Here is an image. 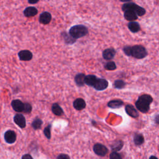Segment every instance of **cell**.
<instances>
[{
    "label": "cell",
    "mask_w": 159,
    "mask_h": 159,
    "mask_svg": "<svg viewBox=\"0 0 159 159\" xmlns=\"http://www.w3.org/2000/svg\"><path fill=\"white\" fill-rule=\"evenodd\" d=\"M153 101L152 97L149 94L140 96L135 102V107L142 113L147 112L150 109V106Z\"/></svg>",
    "instance_id": "1"
},
{
    "label": "cell",
    "mask_w": 159,
    "mask_h": 159,
    "mask_svg": "<svg viewBox=\"0 0 159 159\" xmlns=\"http://www.w3.org/2000/svg\"><path fill=\"white\" fill-rule=\"evenodd\" d=\"M68 33L75 39H77L84 37L88 34V29L86 26L83 24H78L72 26Z\"/></svg>",
    "instance_id": "2"
},
{
    "label": "cell",
    "mask_w": 159,
    "mask_h": 159,
    "mask_svg": "<svg viewBox=\"0 0 159 159\" xmlns=\"http://www.w3.org/2000/svg\"><path fill=\"white\" fill-rule=\"evenodd\" d=\"M122 10L124 12L127 10L133 11L137 14L138 16H142L146 12V11L143 7L137 5L134 2H130L124 3L122 6Z\"/></svg>",
    "instance_id": "3"
},
{
    "label": "cell",
    "mask_w": 159,
    "mask_h": 159,
    "mask_svg": "<svg viewBox=\"0 0 159 159\" xmlns=\"http://www.w3.org/2000/svg\"><path fill=\"white\" fill-rule=\"evenodd\" d=\"M147 51L146 48L141 45H135L132 46L131 57L137 59L144 58L147 55Z\"/></svg>",
    "instance_id": "4"
},
{
    "label": "cell",
    "mask_w": 159,
    "mask_h": 159,
    "mask_svg": "<svg viewBox=\"0 0 159 159\" xmlns=\"http://www.w3.org/2000/svg\"><path fill=\"white\" fill-rule=\"evenodd\" d=\"M93 151L95 154L100 157H104L108 153V148L102 143H97L93 146Z\"/></svg>",
    "instance_id": "5"
},
{
    "label": "cell",
    "mask_w": 159,
    "mask_h": 159,
    "mask_svg": "<svg viewBox=\"0 0 159 159\" xmlns=\"http://www.w3.org/2000/svg\"><path fill=\"white\" fill-rule=\"evenodd\" d=\"M4 138L6 143L10 144L14 143L16 140V134L12 130H7L4 133Z\"/></svg>",
    "instance_id": "6"
},
{
    "label": "cell",
    "mask_w": 159,
    "mask_h": 159,
    "mask_svg": "<svg viewBox=\"0 0 159 159\" xmlns=\"http://www.w3.org/2000/svg\"><path fill=\"white\" fill-rule=\"evenodd\" d=\"M108 86V81L104 78H98L94 85V88L97 91H102L106 89Z\"/></svg>",
    "instance_id": "7"
},
{
    "label": "cell",
    "mask_w": 159,
    "mask_h": 159,
    "mask_svg": "<svg viewBox=\"0 0 159 159\" xmlns=\"http://www.w3.org/2000/svg\"><path fill=\"white\" fill-rule=\"evenodd\" d=\"M14 122L20 128H24L26 126V120L25 117L20 113L16 114L14 117Z\"/></svg>",
    "instance_id": "8"
},
{
    "label": "cell",
    "mask_w": 159,
    "mask_h": 159,
    "mask_svg": "<svg viewBox=\"0 0 159 159\" xmlns=\"http://www.w3.org/2000/svg\"><path fill=\"white\" fill-rule=\"evenodd\" d=\"M18 57L21 61H30L33 57L32 53L28 50H22L18 53Z\"/></svg>",
    "instance_id": "9"
},
{
    "label": "cell",
    "mask_w": 159,
    "mask_h": 159,
    "mask_svg": "<svg viewBox=\"0 0 159 159\" xmlns=\"http://www.w3.org/2000/svg\"><path fill=\"white\" fill-rule=\"evenodd\" d=\"M11 106L12 109L18 112H23L24 109V105L25 103L22 102L19 99H14L12 101L11 103Z\"/></svg>",
    "instance_id": "10"
},
{
    "label": "cell",
    "mask_w": 159,
    "mask_h": 159,
    "mask_svg": "<svg viewBox=\"0 0 159 159\" xmlns=\"http://www.w3.org/2000/svg\"><path fill=\"white\" fill-rule=\"evenodd\" d=\"M116 53V51L113 48H108L103 50L102 57L104 60H112Z\"/></svg>",
    "instance_id": "11"
},
{
    "label": "cell",
    "mask_w": 159,
    "mask_h": 159,
    "mask_svg": "<svg viewBox=\"0 0 159 159\" xmlns=\"http://www.w3.org/2000/svg\"><path fill=\"white\" fill-rule=\"evenodd\" d=\"M52 20V15L50 12L45 11L39 16V22L43 25H47Z\"/></svg>",
    "instance_id": "12"
},
{
    "label": "cell",
    "mask_w": 159,
    "mask_h": 159,
    "mask_svg": "<svg viewBox=\"0 0 159 159\" xmlns=\"http://www.w3.org/2000/svg\"><path fill=\"white\" fill-rule=\"evenodd\" d=\"M125 111L126 113L133 118H137L139 117V112L137 109L132 104H127L125 107Z\"/></svg>",
    "instance_id": "13"
},
{
    "label": "cell",
    "mask_w": 159,
    "mask_h": 159,
    "mask_svg": "<svg viewBox=\"0 0 159 159\" xmlns=\"http://www.w3.org/2000/svg\"><path fill=\"white\" fill-rule=\"evenodd\" d=\"M86 102L84 101V100L82 98H77L76 99L73 103V106L74 107V108L78 111H81L83 109L85 108L86 107Z\"/></svg>",
    "instance_id": "14"
},
{
    "label": "cell",
    "mask_w": 159,
    "mask_h": 159,
    "mask_svg": "<svg viewBox=\"0 0 159 159\" xmlns=\"http://www.w3.org/2000/svg\"><path fill=\"white\" fill-rule=\"evenodd\" d=\"M124 18L127 20L130 21V22L135 21V20H137L138 19L137 14L134 11H131V10H127V11H124Z\"/></svg>",
    "instance_id": "15"
},
{
    "label": "cell",
    "mask_w": 159,
    "mask_h": 159,
    "mask_svg": "<svg viewBox=\"0 0 159 159\" xmlns=\"http://www.w3.org/2000/svg\"><path fill=\"white\" fill-rule=\"evenodd\" d=\"M24 15L27 17H30L35 16L38 14V10L36 7L33 6H29L26 7L24 10Z\"/></svg>",
    "instance_id": "16"
},
{
    "label": "cell",
    "mask_w": 159,
    "mask_h": 159,
    "mask_svg": "<svg viewBox=\"0 0 159 159\" xmlns=\"http://www.w3.org/2000/svg\"><path fill=\"white\" fill-rule=\"evenodd\" d=\"M86 75L84 73H80L76 75L75 76V82L78 86H83L85 84Z\"/></svg>",
    "instance_id": "17"
},
{
    "label": "cell",
    "mask_w": 159,
    "mask_h": 159,
    "mask_svg": "<svg viewBox=\"0 0 159 159\" xmlns=\"http://www.w3.org/2000/svg\"><path fill=\"white\" fill-rule=\"evenodd\" d=\"M61 35L64 40L65 43L68 45H72L76 41V39L73 37L69 33L67 34L66 32H63Z\"/></svg>",
    "instance_id": "18"
},
{
    "label": "cell",
    "mask_w": 159,
    "mask_h": 159,
    "mask_svg": "<svg viewBox=\"0 0 159 159\" xmlns=\"http://www.w3.org/2000/svg\"><path fill=\"white\" fill-rule=\"evenodd\" d=\"M124 142L121 140H117L111 144V148L112 152H118L122 148Z\"/></svg>",
    "instance_id": "19"
},
{
    "label": "cell",
    "mask_w": 159,
    "mask_h": 159,
    "mask_svg": "<svg viewBox=\"0 0 159 159\" xmlns=\"http://www.w3.org/2000/svg\"><path fill=\"white\" fill-rule=\"evenodd\" d=\"M124 102L120 99L111 100L107 103V106L111 109H117L123 106Z\"/></svg>",
    "instance_id": "20"
},
{
    "label": "cell",
    "mask_w": 159,
    "mask_h": 159,
    "mask_svg": "<svg viewBox=\"0 0 159 159\" xmlns=\"http://www.w3.org/2000/svg\"><path fill=\"white\" fill-rule=\"evenodd\" d=\"M98 78L94 75H86L85 77V84L89 86H94Z\"/></svg>",
    "instance_id": "21"
},
{
    "label": "cell",
    "mask_w": 159,
    "mask_h": 159,
    "mask_svg": "<svg viewBox=\"0 0 159 159\" xmlns=\"http://www.w3.org/2000/svg\"><path fill=\"white\" fill-rule=\"evenodd\" d=\"M52 112L57 116H61L63 114V111L58 103H53L52 106Z\"/></svg>",
    "instance_id": "22"
},
{
    "label": "cell",
    "mask_w": 159,
    "mask_h": 159,
    "mask_svg": "<svg viewBox=\"0 0 159 159\" xmlns=\"http://www.w3.org/2000/svg\"><path fill=\"white\" fill-rule=\"evenodd\" d=\"M128 29L130 30L133 33H136L138 32L140 30V26L139 24L135 21H132L130 22L127 24Z\"/></svg>",
    "instance_id": "23"
},
{
    "label": "cell",
    "mask_w": 159,
    "mask_h": 159,
    "mask_svg": "<svg viewBox=\"0 0 159 159\" xmlns=\"http://www.w3.org/2000/svg\"><path fill=\"white\" fill-rule=\"evenodd\" d=\"M134 142L137 146L143 144L144 142V137L143 135L139 133H135L134 135Z\"/></svg>",
    "instance_id": "24"
},
{
    "label": "cell",
    "mask_w": 159,
    "mask_h": 159,
    "mask_svg": "<svg viewBox=\"0 0 159 159\" xmlns=\"http://www.w3.org/2000/svg\"><path fill=\"white\" fill-rule=\"evenodd\" d=\"M42 124H43L42 120L40 119L37 117L33 120L32 123V126L34 130H38L41 128Z\"/></svg>",
    "instance_id": "25"
},
{
    "label": "cell",
    "mask_w": 159,
    "mask_h": 159,
    "mask_svg": "<svg viewBox=\"0 0 159 159\" xmlns=\"http://www.w3.org/2000/svg\"><path fill=\"white\" fill-rule=\"evenodd\" d=\"M126 85L125 82L122 80H116L114 83V86L115 88L118 89H121L124 88Z\"/></svg>",
    "instance_id": "26"
},
{
    "label": "cell",
    "mask_w": 159,
    "mask_h": 159,
    "mask_svg": "<svg viewBox=\"0 0 159 159\" xmlns=\"http://www.w3.org/2000/svg\"><path fill=\"white\" fill-rule=\"evenodd\" d=\"M104 68L106 70H109V71H112L116 69V65L114 61H109L107 62L105 65H104Z\"/></svg>",
    "instance_id": "27"
},
{
    "label": "cell",
    "mask_w": 159,
    "mask_h": 159,
    "mask_svg": "<svg viewBox=\"0 0 159 159\" xmlns=\"http://www.w3.org/2000/svg\"><path fill=\"white\" fill-rule=\"evenodd\" d=\"M51 127L52 125L49 124L43 130V134L48 139H50L51 138Z\"/></svg>",
    "instance_id": "28"
},
{
    "label": "cell",
    "mask_w": 159,
    "mask_h": 159,
    "mask_svg": "<svg viewBox=\"0 0 159 159\" xmlns=\"http://www.w3.org/2000/svg\"><path fill=\"white\" fill-rule=\"evenodd\" d=\"M123 52L124 53L129 57H131V52H132V46L126 45L123 47Z\"/></svg>",
    "instance_id": "29"
},
{
    "label": "cell",
    "mask_w": 159,
    "mask_h": 159,
    "mask_svg": "<svg viewBox=\"0 0 159 159\" xmlns=\"http://www.w3.org/2000/svg\"><path fill=\"white\" fill-rule=\"evenodd\" d=\"M32 107L31 104H30L28 103V102H25L24 109L23 112L26 113V114L30 113L31 111H32Z\"/></svg>",
    "instance_id": "30"
},
{
    "label": "cell",
    "mask_w": 159,
    "mask_h": 159,
    "mask_svg": "<svg viewBox=\"0 0 159 159\" xmlns=\"http://www.w3.org/2000/svg\"><path fill=\"white\" fill-rule=\"evenodd\" d=\"M110 159H123L120 155L117 152H112L109 155Z\"/></svg>",
    "instance_id": "31"
},
{
    "label": "cell",
    "mask_w": 159,
    "mask_h": 159,
    "mask_svg": "<svg viewBox=\"0 0 159 159\" xmlns=\"http://www.w3.org/2000/svg\"><path fill=\"white\" fill-rule=\"evenodd\" d=\"M57 159H70V158L67 154L60 153L57 156Z\"/></svg>",
    "instance_id": "32"
},
{
    "label": "cell",
    "mask_w": 159,
    "mask_h": 159,
    "mask_svg": "<svg viewBox=\"0 0 159 159\" xmlns=\"http://www.w3.org/2000/svg\"><path fill=\"white\" fill-rule=\"evenodd\" d=\"M22 159H33L32 157L30 154H25L22 157Z\"/></svg>",
    "instance_id": "33"
},
{
    "label": "cell",
    "mask_w": 159,
    "mask_h": 159,
    "mask_svg": "<svg viewBox=\"0 0 159 159\" xmlns=\"http://www.w3.org/2000/svg\"><path fill=\"white\" fill-rule=\"evenodd\" d=\"M154 121L155 122V124L159 125V114H157L155 118H154Z\"/></svg>",
    "instance_id": "34"
},
{
    "label": "cell",
    "mask_w": 159,
    "mask_h": 159,
    "mask_svg": "<svg viewBox=\"0 0 159 159\" xmlns=\"http://www.w3.org/2000/svg\"><path fill=\"white\" fill-rule=\"evenodd\" d=\"M39 1V0H28L29 3V4H36V3H37Z\"/></svg>",
    "instance_id": "35"
},
{
    "label": "cell",
    "mask_w": 159,
    "mask_h": 159,
    "mask_svg": "<svg viewBox=\"0 0 159 159\" xmlns=\"http://www.w3.org/2000/svg\"><path fill=\"white\" fill-rule=\"evenodd\" d=\"M149 159H158V158H157V157L154 156V155H152V156H150V157Z\"/></svg>",
    "instance_id": "36"
},
{
    "label": "cell",
    "mask_w": 159,
    "mask_h": 159,
    "mask_svg": "<svg viewBox=\"0 0 159 159\" xmlns=\"http://www.w3.org/2000/svg\"><path fill=\"white\" fill-rule=\"evenodd\" d=\"M119 1H121V2H130L132 0H119Z\"/></svg>",
    "instance_id": "37"
}]
</instances>
